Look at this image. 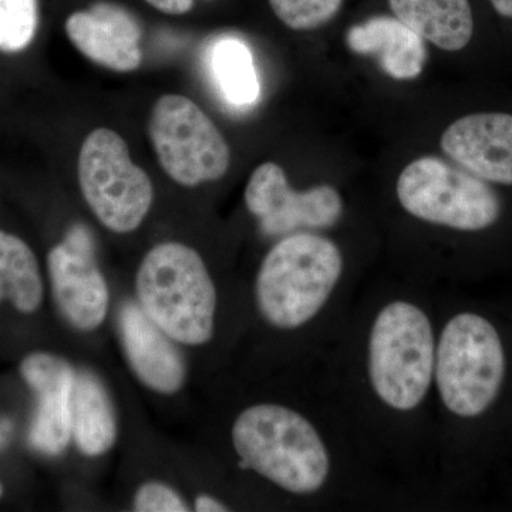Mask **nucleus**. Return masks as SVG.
<instances>
[{"instance_id": "6ab92c4d", "label": "nucleus", "mask_w": 512, "mask_h": 512, "mask_svg": "<svg viewBox=\"0 0 512 512\" xmlns=\"http://www.w3.org/2000/svg\"><path fill=\"white\" fill-rule=\"evenodd\" d=\"M32 313L43 299L42 276L32 249L15 235L0 231V301Z\"/></svg>"}, {"instance_id": "aec40b11", "label": "nucleus", "mask_w": 512, "mask_h": 512, "mask_svg": "<svg viewBox=\"0 0 512 512\" xmlns=\"http://www.w3.org/2000/svg\"><path fill=\"white\" fill-rule=\"evenodd\" d=\"M37 26V0H0V52L25 50L35 39Z\"/></svg>"}, {"instance_id": "dca6fc26", "label": "nucleus", "mask_w": 512, "mask_h": 512, "mask_svg": "<svg viewBox=\"0 0 512 512\" xmlns=\"http://www.w3.org/2000/svg\"><path fill=\"white\" fill-rule=\"evenodd\" d=\"M396 18L421 39L446 52H460L474 36L470 0H389Z\"/></svg>"}, {"instance_id": "1a4fd4ad", "label": "nucleus", "mask_w": 512, "mask_h": 512, "mask_svg": "<svg viewBox=\"0 0 512 512\" xmlns=\"http://www.w3.org/2000/svg\"><path fill=\"white\" fill-rule=\"evenodd\" d=\"M245 204L266 235L333 227L343 214L342 198L335 188L320 185L308 191L292 190L285 171L275 163L259 165L252 173Z\"/></svg>"}, {"instance_id": "4be33fe9", "label": "nucleus", "mask_w": 512, "mask_h": 512, "mask_svg": "<svg viewBox=\"0 0 512 512\" xmlns=\"http://www.w3.org/2000/svg\"><path fill=\"white\" fill-rule=\"evenodd\" d=\"M134 510L138 512L190 511L183 497L170 485L151 481L138 488L134 497Z\"/></svg>"}, {"instance_id": "7ed1b4c3", "label": "nucleus", "mask_w": 512, "mask_h": 512, "mask_svg": "<svg viewBox=\"0 0 512 512\" xmlns=\"http://www.w3.org/2000/svg\"><path fill=\"white\" fill-rule=\"evenodd\" d=\"M342 272L335 242L315 234L286 237L265 256L256 276L259 312L275 328H301L328 302Z\"/></svg>"}, {"instance_id": "9b49d317", "label": "nucleus", "mask_w": 512, "mask_h": 512, "mask_svg": "<svg viewBox=\"0 0 512 512\" xmlns=\"http://www.w3.org/2000/svg\"><path fill=\"white\" fill-rule=\"evenodd\" d=\"M454 164L490 184L512 187V114L480 111L454 121L441 136Z\"/></svg>"}, {"instance_id": "bb28decb", "label": "nucleus", "mask_w": 512, "mask_h": 512, "mask_svg": "<svg viewBox=\"0 0 512 512\" xmlns=\"http://www.w3.org/2000/svg\"><path fill=\"white\" fill-rule=\"evenodd\" d=\"M2 494H3V488H2V485H0V497H2Z\"/></svg>"}, {"instance_id": "412c9836", "label": "nucleus", "mask_w": 512, "mask_h": 512, "mask_svg": "<svg viewBox=\"0 0 512 512\" xmlns=\"http://www.w3.org/2000/svg\"><path fill=\"white\" fill-rule=\"evenodd\" d=\"M343 0H269L276 18L293 30H313L338 15Z\"/></svg>"}, {"instance_id": "9d476101", "label": "nucleus", "mask_w": 512, "mask_h": 512, "mask_svg": "<svg viewBox=\"0 0 512 512\" xmlns=\"http://www.w3.org/2000/svg\"><path fill=\"white\" fill-rule=\"evenodd\" d=\"M47 266L64 319L82 332L99 328L109 313L110 292L97 268L89 229L74 225L62 244L49 252Z\"/></svg>"}, {"instance_id": "a211bd4d", "label": "nucleus", "mask_w": 512, "mask_h": 512, "mask_svg": "<svg viewBox=\"0 0 512 512\" xmlns=\"http://www.w3.org/2000/svg\"><path fill=\"white\" fill-rule=\"evenodd\" d=\"M211 70L218 92L229 106L249 109L261 94L251 50L237 37L218 40L211 50Z\"/></svg>"}, {"instance_id": "39448f33", "label": "nucleus", "mask_w": 512, "mask_h": 512, "mask_svg": "<svg viewBox=\"0 0 512 512\" xmlns=\"http://www.w3.org/2000/svg\"><path fill=\"white\" fill-rule=\"evenodd\" d=\"M436 363L426 313L409 302L390 303L373 323L369 376L377 397L400 412L416 409L429 393Z\"/></svg>"}, {"instance_id": "0eeeda50", "label": "nucleus", "mask_w": 512, "mask_h": 512, "mask_svg": "<svg viewBox=\"0 0 512 512\" xmlns=\"http://www.w3.org/2000/svg\"><path fill=\"white\" fill-rule=\"evenodd\" d=\"M80 190L90 210L110 231H136L150 212L154 188L133 163L126 140L110 128H97L84 140L77 163Z\"/></svg>"}, {"instance_id": "b1692460", "label": "nucleus", "mask_w": 512, "mask_h": 512, "mask_svg": "<svg viewBox=\"0 0 512 512\" xmlns=\"http://www.w3.org/2000/svg\"><path fill=\"white\" fill-rule=\"evenodd\" d=\"M194 508L198 512L228 511L227 505L220 503V501L215 500L210 495H200V497L195 498Z\"/></svg>"}, {"instance_id": "423d86ee", "label": "nucleus", "mask_w": 512, "mask_h": 512, "mask_svg": "<svg viewBox=\"0 0 512 512\" xmlns=\"http://www.w3.org/2000/svg\"><path fill=\"white\" fill-rule=\"evenodd\" d=\"M397 198L413 217L457 231H485L503 214L493 184L437 157L419 158L404 168Z\"/></svg>"}, {"instance_id": "f03ea898", "label": "nucleus", "mask_w": 512, "mask_h": 512, "mask_svg": "<svg viewBox=\"0 0 512 512\" xmlns=\"http://www.w3.org/2000/svg\"><path fill=\"white\" fill-rule=\"evenodd\" d=\"M138 306L174 342L207 343L214 333L217 291L200 254L180 242L151 249L136 278Z\"/></svg>"}, {"instance_id": "f3484780", "label": "nucleus", "mask_w": 512, "mask_h": 512, "mask_svg": "<svg viewBox=\"0 0 512 512\" xmlns=\"http://www.w3.org/2000/svg\"><path fill=\"white\" fill-rule=\"evenodd\" d=\"M117 421L104 384L93 373H77L72 394V439L84 456L99 457L116 443Z\"/></svg>"}, {"instance_id": "4468645a", "label": "nucleus", "mask_w": 512, "mask_h": 512, "mask_svg": "<svg viewBox=\"0 0 512 512\" xmlns=\"http://www.w3.org/2000/svg\"><path fill=\"white\" fill-rule=\"evenodd\" d=\"M119 332L127 362L140 382L161 394L181 390L187 375L183 355L138 303L121 306Z\"/></svg>"}, {"instance_id": "ddd939ff", "label": "nucleus", "mask_w": 512, "mask_h": 512, "mask_svg": "<svg viewBox=\"0 0 512 512\" xmlns=\"http://www.w3.org/2000/svg\"><path fill=\"white\" fill-rule=\"evenodd\" d=\"M64 29L83 56L106 69L128 73L143 63L140 25L127 9L116 3L99 2L73 13Z\"/></svg>"}, {"instance_id": "a878e982", "label": "nucleus", "mask_w": 512, "mask_h": 512, "mask_svg": "<svg viewBox=\"0 0 512 512\" xmlns=\"http://www.w3.org/2000/svg\"><path fill=\"white\" fill-rule=\"evenodd\" d=\"M10 433H12V424L8 420H0V447L8 443Z\"/></svg>"}, {"instance_id": "5701e85b", "label": "nucleus", "mask_w": 512, "mask_h": 512, "mask_svg": "<svg viewBox=\"0 0 512 512\" xmlns=\"http://www.w3.org/2000/svg\"><path fill=\"white\" fill-rule=\"evenodd\" d=\"M146 2L167 15H185L194 6V0H146Z\"/></svg>"}, {"instance_id": "f257e3e1", "label": "nucleus", "mask_w": 512, "mask_h": 512, "mask_svg": "<svg viewBox=\"0 0 512 512\" xmlns=\"http://www.w3.org/2000/svg\"><path fill=\"white\" fill-rule=\"evenodd\" d=\"M242 468H251L288 493L313 494L329 474V454L302 414L279 404H256L232 427Z\"/></svg>"}, {"instance_id": "6e6552de", "label": "nucleus", "mask_w": 512, "mask_h": 512, "mask_svg": "<svg viewBox=\"0 0 512 512\" xmlns=\"http://www.w3.org/2000/svg\"><path fill=\"white\" fill-rule=\"evenodd\" d=\"M148 136L168 177L197 187L224 177L231 151L221 131L188 97L165 94L151 110Z\"/></svg>"}, {"instance_id": "2eb2a0df", "label": "nucleus", "mask_w": 512, "mask_h": 512, "mask_svg": "<svg viewBox=\"0 0 512 512\" xmlns=\"http://www.w3.org/2000/svg\"><path fill=\"white\" fill-rule=\"evenodd\" d=\"M346 42L357 55L376 56L383 72L397 80L416 79L427 62L424 39L389 16H376L353 26Z\"/></svg>"}, {"instance_id": "393cba45", "label": "nucleus", "mask_w": 512, "mask_h": 512, "mask_svg": "<svg viewBox=\"0 0 512 512\" xmlns=\"http://www.w3.org/2000/svg\"><path fill=\"white\" fill-rule=\"evenodd\" d=\"M490 3L501 18L512 20V0H490Z\"/></svg>"}, {"instance_id": "f8f14e48", "label": "nucleus", "mask_w": 512, "mask_h": 512, "mask_svg": "<svg viewBox=\"0 0 512 512\" xmlns=\"http://www.w3.org/2000/svg\"><path fill=\"white\" fill-rule=\"evenodd\" d=\"M20 373L39 400L30 427V444L40 453L57 456L72 440V394L77 372L62 357L33 353L23 360Z\"/></svg>"}, {"instance_id": "20e7f679", "label": "nucleus", "mask_w": 512, "mask_h": 512, "mask_svg": "<svg viewBox=\"0 0 512 512\" xmlns=\"http://www.w3.org/2000/svg\"><path fill=\"white\" fill-rule=\"evenodd\" d=\"M505 350L490 320L464 312L448 320L436 350L437 387L441 402L463 419L481 416L503 389Z\"/></svg>"}]
</instances>
